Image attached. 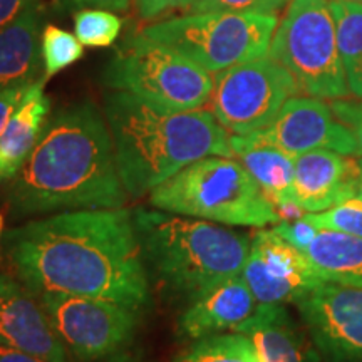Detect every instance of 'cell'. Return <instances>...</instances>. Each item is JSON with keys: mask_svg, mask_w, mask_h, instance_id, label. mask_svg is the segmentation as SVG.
I'll return each instance as SVG.
<instances>
[{"mask_svg": "<svg viewBox=\"0 0 362 362\" xmlns=\"http://www.w3.org/2000/svg\"><path fill=\"white\" fill-rule=\"evenodd\" d=\"M121 180L129 197L141 198L192 163L233 158L230 134L211 111H171L112 90L104 106Z\"/></svg>", "mask_w": 362, "mask_h": 362, "instance_id": "obj_3", "label": "cell"}, {"mask_svg": "<svg viewBox=\"0 0 362 362\" xmlns=\"http://www.w3.org/2000/svg\"><path fill=\"white\" fill-rule=\"evenodd\" d=\"M361 166H362V160H361ZM359 198L362 200V176H361V188H359Z\"/></svg>", "mask_w": 362, "mask_h": 362, "instance_id": "obj_36", "label": "cell"}, {"mask_svg": "<svg viewBox=\"0 0 362 362\" xmlns=\"http://www.w3.org/2000/svg\"><path fill=\"white\" fill-rule=\"evenodd\" d=\"M76 6L104 8V11H119L123 12L128 8L129 0H72Z\"/></svg>", "mask_w": 362, "mask_h": 362, "instance_id": "obj_33", "label": "cell"}, {"mask_svg": "<svg viewBox=\"0 0 362 362\" xmlns=\"http://www.w3.org/2000/svg\"><path fill=\"white\" fill-rule=\"evenodd\" d=\"M259 352L245 334L221 332L194 339L173 362H257Z\"/></svg>", "mask_w": 362, "mask_h": 362, "instance_id": "obj_23", "label": "cell"}, {"mask_svg": "<svg viewBox=\"0 0 362 362\" xmlns=\"http://www.w3.org/2000/svg\"><path fill=\"white\" fill-rule=\"evenodd\" d=\"M257 362H262V359H260V356H259V361H257Z\"/></svg>", "mask_w": 362, "mask_h": 362, "instance_id": "obj_38", "label": "cell"}, {"mask_svg": "<svg viewBox=\"0 0 362 362\" xmlns=\"http://www.w3.org/2000/svg\"><path fill=\"white\" fill-rule=\"evenodd\" d=\"M272 230H274L275 233H279L284 240H287L291 245L302 252H305V248L310 245L312 240H314L315 235L319 233V228H315V226L305 218V215L297 220L279 221Z\"/></svg>", "mask_w": 362, "mask_h": 362, "instance_id": "obj_28", "label": "cell"}, {"mask_svg": "<svg viewBox=\"0 0 362 362\" xmlns=\"http://www.w3.org/2000/svg\"><path fill=\"white\" fill-rule=\"evenodd\" d=\"M304 253L324 282L362 288V237L319 230Z\"/></svg>", "mask_w": 362, "mask_h": 362, "instance_id": "obj_21", "label": "cell"}, {"mask_svg": "<svg viewBox=\"0 0 362 362\" xmlns=\"http://www.w3.org/2000/svg\"><path fill=\"white\" fill-rule=\"evenodd\" d=\"M291 4V0H194L189 13L238 12L275 16Z\"/></svg>", "mask_w": 362, "mask_h": 362, "instance_id": "obj_27", "label": "cell"}, {"mask_svg": "<svg viewBox=\"0 0 362 362\" xmlns=\"http://www.w3.org/2000/svg\"><path fill=\"white\" fill-rule=\"evenodd\" d=\"M237 332L250 337L262 362H319L312 339H307L280 304H259Z\"/></svg>", "mask_w": 362, "mask_h": 362, "instance_id": "obj_17", "label": "cell"}, {"mask_svg": "<svg viewBox=\"0 0 362 362\" xmlns=\"http://www.w3.org/2000/svg\"><path fill=\"white\" fill-rule=\"evenodd\" d=\"M134 2L138 16L143 21H153L165 13L189 8L194 0H134Z\"/></svg>", "mask_w": 362, "mask_h": 362, "instance_id": "obj_30", "label": "cell"}, {"mask_svg": "<svg viewBox=\"0 0 362 362\" xmlns=\"http://www.w3.org/2000/svg\"><path fill=\"white\" fill-rule=\"evenodd\" d=\"M146 265L171 292L193 298L218 280L242 274L252 238L215 221L163 210H136Z\"/></svg>", "mask_w": 362, "mask_h": 362, "instance_id": "obj_4", "label": "cell"}, {"mask_svg": "<svg viewBox=\"0 0 362 362\" xmlns=\"http://www.w3.org/2000/svg\"><path fill=\"white\" fill-rule=\"evenodd\" d=\"M123 21L104 8H84L76 13L74 30L81 44L88 47H107L116 42Z\"/></svg>", "mask_w": 362, "mask_h": 362, "instance_id": "obj_25", "label": "cell"}, {"mask_svg": "<svg viewBox=\"0 0 362 362\" xmlns=\"http://www.w3.org/2000/svg\"><path fill=\"white\" fill-rule=\"evenodd\" d=\"M128 197L107 119L93 101L59 111L7 185L16 215L123 208Z\"/></svg>", "mask_w": 362, "mask_h": 362, "instance_id": "obj_2", "label": "cell"}, {"mask_svg": "<svg viewBox=\"0 0 362 362\" xmlns=\"http://www.w3.org/2000/svg\"><path fill=\"white\" fill-rule=\"evenodd\" d=\"M29 88L21 86V88H11L6 90H0V134L4 133V129H6L8 121H11L13 112H16L17 107H19V104L22 99H24Z\"/></svg>", "mask_w": 362, "mask_h": 362, "instance_id": "obj_31", "label": "cell"}, {"mask_svg": "<svg viewBox=\"0 0 362 362\" xmlns=\"http://www.w3.org/2000/svg\"><path fill=\"white\" fill-rule=\"evenodd\" d=\"M16 279L34 296L62 292L141 310L149 279L126 208L67 210L13 228L4 242Z\"/></svg>", "mask_w": 362, "mask_h": 362, "instance_id": "obj_1", "label": "cell"}, {"mask_svg": "<svg viewBox=\"0 0 362 362\" xmlns=\"http://www.w3.org/2000/svg\"><path fill=\"white\" fill-rule=\"evenodd\" d=\"M362 166L351 155L315 149L293 158L292 200L307 214H319L359 197Z\"/></svg>", "mask_w": 362, "mask_h": 362, "instance_id": "obj_15", "label": "cell"}, {"mask_svg": "<svg viewBox=\"0 0 362 362\" xmlns=\"http://www.w3.org/2000/svg\"><path fill=\"white\" fill-rule=\"evenodd\" d=\"M337 29V45L351 94L362 99V4L330 0Z\"/></svg>", "mask_w": 362, "mask_h": 362, "instance_id": "obj_22", "label": "cell"}, {"mask_svg": "<svg viewBox=\"0 0 362 362\" xmlns=\"http://www.w3.org/2000/svg\"><path fill=\"white\" fill-rule=\"evenodd\" d=\"M298 93L291 72L267 54L215 76L211 112L228 133L252 134L274 123L284 104Z\"/></svg>", "mask_w": 362, "mask_h": 362, "instance_id": "obj_9", "label": "cell"}, {"mask_svg": "<svg viewBox=\"0 0 362 362\" xmlns=\"http://www.w3.org/2000/svg\"><path fill=\"white\" fill-rule=\"evenodd\" d=\"M44 84L45 78L30 86L0 134V188L16 178L49 123L51 99L45 96Z\"/></svg>", "mask_w": 362, "mask_h": 362, "instance_id": "obj_19", "label": "cell"}, {"mask_svg": "<svg viewBox=\"0 0 362 362\" xmlns=\"http://www.w3.org/2000/svg\"><path fill=\"white\" fill-rule=\"evenodd\" d=\"M329 106L334 116L354 134L359 155H362V99H356V101L334 99V101H330Z\"/></svg>", "mask_w": 362, "mask_h": 362, "instance_id": "obj_29", "label": "cell"}, {"mask_svg": "<svg viewBox=\"0 0 362 362\" xmlns=\"http://www.w3.org/2000/svg\"><path fill=\"white\" fill-rule=\"evenodd\" d=\"M233 158L259 183L262 192L272 205L280 208L292 203L293 158L277 146L259 141L252 134L230 136Z\"/></svg>", "mask_w": 362, "mask_h": 362, "instance_id": "obj_20", "label": "cell"}, {"mask_svg": "<svg viewBox=\"0 0 362 362\" xmlns=\"http://www.w3.org/2000/svg\"><path fill=\"white\" fill-rule=\"evenodd\" d=\"M307 332L329 362H362V288L322 282L296 302Z\"/></svg>", "mask_w": 362, "mask_h": 362, "instance_id": "obj_11", "label": "cell"}, {"mask_svg": "<svg viewBox=\"0 0 362 362\" xmlns=\"http://www.w3.org/2000/svg\"><path fill=\"white\" fill-rule=\"evenodd\" d=\"M2 233H4V215L0 214V240H2Z\"/></svg>", "mask_w": 362, "mask_h": 362, "instance_id": "obj_35", "label": "cell"}, {"mask_svg": "<svg viewBox=\"0 0 362 362\" xmlns=\"http://www.w3.org/2000/svg\"><path fill=\"white\" fill-rule=\"evenodd\" d=\"M242 275L259 304H296L324 282L305 253L274 230L253 235Z\"/></svg>", "mask_w": 362, "mask_h": 362, "instance_id": "obj_12", "label": "cell"}, {"mask_svg": "<svg viewBox=\"0 0 362 362\" xmlns=\"http://www.w3.org/2000/svg\"><path fill=\"white\" fill-rule=\"evenodd\" d=\"M269 56L291 72L307 96L329 101L351 96L330 0H291Z\"/></svg>", "mask_w": 362, "mask_h": 362, "instance_id": "obj_6", "label": "cell"}, {"mask_svg": "<svg viewBox=\"0 0 362 362\" xmlns=\"http://www.w3.org/2000/svg\"><path fill=\"white\" fill-rule=\"evenodd\" d=\"M305 218L319 230H334L362 237V200L359 197L349 198L319 214H305Z\"/></svg>", "mask_w": 362, "mask_h": 362, "instance_id": "obj_26", "label": "cell"}, {"mask_svg": "<svg viewBox=\"0 0 362 362\" xmlns=\"http://www.w3.org/2000/svg\"><path fill=\"white\" fill-rule=\"evenodd\" d=\"M40 54H42L44 78L47 81L83 57V44L76 35L49 24L40 35Z\"/></svg>", "mask_w": 362, "mask_h": 362, "instance_id": "obj_24", "label": "cell"}, {"mask_svg": "<svg viewBox=\"0 0 362 362\" xmlns=\"http://www.w3.org/2000/svg\"><path fill=\"white\" fill-rule=\"evenodd\" d=\"M349 2H357V4H362V0H349Z\"/></svg>", "mask_w": 362, "mask_h": 362, "instance_id": "obj_37", "label": "cell"}, {"mask_svg": "<svg viewBox=\"0 0 362 362\" xmlns=\"http://www.w3.org/2000/svg\"><path fill=\"white\" fill-rule=\"evenodd\" d=\"M149 205L170 214L232 226L277 225L280 215L235 158L208 156L149 193Z\"/></svg>", "mask_w": 362, "mask_h": 362, "instance_id": "obj_5", "label": "cell"}, {"mask_svg": "<svg viewBox=\"0 0 362 362\" xmlns=\"http://www.w3.org/2000/svg\"><path fill=\"white\" fill-rule=\"evenodd\" d=\"M277 25V16L267 13L205 12L156 22L141 34L218 74L267 56Z\"/></svg>", "mask_w": 362, "mask_h": 362, "instance_id": "obj_8", "label": "cell"}, {"mask_svg": "<svg viewBox=\"0 0 362 362\" xmlns=\"http://www.w3.org/2000/svg\"><path fill=\"white\" fill-rule=\"evenodd\" d=\"M0 362H47L29 352L11 349V347L0 346Z\"/></svg>", "mask_w": 362, "mask_h": 362, "instance_id": "obj_34", "label": "cell"}, {"mask_svg": "<svg viewBox=\"0 0 362 362\" xmlns=\"http://www.w3.org/2000/svg\"><path fill=\"white\" fill-rule=\"evenodd\" d=\"M0 346L47 362H69L42 304L19 279L0 274Z\"/></svg>", "mask_w": 362, "mask_h": 362, "instance_id": "obj_14", "label": "cell"}, {"mask_svg": "<svg viewBox=\"0 0 362 362\" xmlns=\"http://www.w3.org/2000/svg\"><path fill=\"white\" fill-rule=\"evenodd\" d=\"M33 0H0V27L19 17Z\"/></svg>", "mask_w": 362, "mask_h": 362, "instance_id": "obj_32", "label": "cell"}, {"mask_svg": "<svg viewBox=\"0 0 362 362\" xmlns=\"http://www.w3.org/2000/svg\"><path fill=\"white\" fill-rule=\"evenodd\" d=\"M259 307L242 274L218 280L198 292L180 317L185 337L200 339L221 332H237Z\"/></svg>", "mask_w": 362, "mask_h": 362, "instance_id": "obj_16", "label": "cell"}, {"mask_svg": "<svg viewBox=\"0 0 362 362\" xmlns=\"http://www.w3.org/2000/svg\"><path fill=\"white\" fill-rule=\"evenodd\" d=\"M42 304L67 354L79 362H96L123 351L133 341L139 310L96 297L44 292Z\"/></svg>", "mask_w": 362, "mask_h": 362, "instance_id": "obj_10", "label": "cell"}, {"mask_svg": "<svg viewBox=\"0 0 362 362\" xmlns=\"http://www.w3.org/2000/svg\"><path fill=\"white\" fill-rule=\"evenodd\" d=\"M42 19V6L33 0L19 17L0 27V90L29 88L39 81Z\"/></svg>", "mask_w": 362, "mask_h": 362, "instance_id": "obj_18", "label": "cell"}, {"mask_svg": "<svg viewBox=\"0 0 362 362\" xmlns=\"http://www.w3.org/2000/svg\"><path fill=\"white\" fill-rule=\"evenodd\" d=\"M104 81L115 90L171 111L202 110L210 103L215 86L211 72L143 34L126 40L115 54Z\"/></svg>", "mask_w": 362, "mask_h": 362, "instance_id": "obj_7", "label": "cell"}, {"mask_svg": "<svg viewBox=\"0 0 362 362\" xmlns=\"http://www.w3.org/2000/svg\"><path fill=\"white\" fill-rule=\"evenodd\" d=\"M296 158L315 149H329L341 155H359L354 134L334 116L329 104L319 98L293 96L284 104L279 116L265 129L252 133Z\"/></svg>", "mask_w": 362, "mask_h": 362, "instance_id": "obj_13", "label": "cell"}]
</instances>
